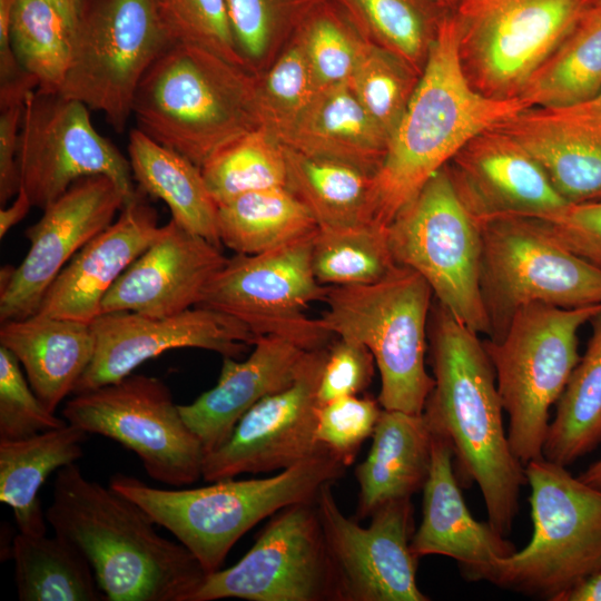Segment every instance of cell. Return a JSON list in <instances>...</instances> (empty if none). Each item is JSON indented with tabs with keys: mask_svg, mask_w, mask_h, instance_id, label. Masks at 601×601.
Returning a JSON list of instances; mask_svg holds the SVG:
<instances>
[{
	"mask_svg": "<svg viewBox=\"0 0 601 601\" xmlns=\"http://www.w3.org/2000/svg\"><path fill=\"white\" fill-rule=\"evenodd\" d=\"M599 2L601 3V0H599Z\"/></svg>",
	"mask_w": 601,
	"mask_h": 601,
	"instance_id": "cell-59",
	"label": "cell"
},
{
	"mask_svg": "<svg viewBox=\"0 0 601 601\" xmlns=\"http://www.w3.org/2000/svg\"><path fill=\"white\" fill-rule=\"evenodd\" d=\"M227 259L220 247L170 219L107 292L101 314L165 317L193 308Z\"/></svg>",
	"mask_w": 601,
	"mask_h": 601,
	"instance_id": "cell-22",
	"label": "cell"
},
{
	"mask_svg": "<svg viewBox=\"0 0 601 601\" xmlns=\"http://www.w3.org/2000/svg\"><path fill=\"white\" fill-rule=\"evenodd\" d=\"M88 434L67 423L19 440H0V501L13 512L20 533L47 534L39 491L47 477L76 463Z\"/></svg>",
	"mask_w": 601,
	"mask_h": 601,
	"instance_id": "cell-29",
	"label": "cell"
},
{
	"mask_svg": "<svg viewBox=\"0 0 601 601\" xmlns=\"http://www.w3.org/2000/svg\"><path fill=\"white\" fill-rule=\"evenodd\" d=\"M433 292L411 268L397 265L383 279L358 286H328L321 319L336 337L372 353L381 375L385 410L422 414L434 387L425 368Z\"/></svg>",
	"mask_w": 601,
	"mask_h": 601,
	"instance_id": "cell-5",
	"label": "cell"
},
{
	"mask_svg": "<svg viewBox=\"0 0 601 601\" xmlns=\"http://www.w3.org/2000/svg\"><path fill=\"white\" fill-rule=\"evenodd\" d=\"M555 601H601V568L581 579Z\"/></svg>",
	"mask_w": 601,
	"mask_h": 601,
	"instance_id": "cell-52",
	"label": "cell"
},
{
	"mask_svg": "<svg viewBox=\"0 0 601 601\" xmlns=\"http://www.w3.org/2000/svg\"><path fill=\"white\" fill-rule=\"evenodd\" d=\"M495 126L536 159L568 204L601 200V129L536 108Z\"/></svg>",
	"mask_w": 601,
	"mask_h": 601,
	"instance_id": "cell-26",
	"label": "cell"
},
{
	"mask_svg": "<svg viewBox=\"0 0 601 601\" xmlns=\"http://www.w3.org/2000/svg\"><path fill=\"white\" fill-rule=\"evenodd\" d=\"M347 465L324 447L279 473L250 480L225 479L197 489L165 490L116 473L109 486L139 504L199 561L207 574L220 569L235 543L285 506L316 499Z\"/></svg>",
	"mask_w": 601,
	"mask_h": 601,
	"instance_id": "cell-4",
	"label": "cell"
},
{
	"mask_svg": "<svg viewBox=\"0 0 601 601\" xmlns=\"http://www.w3.org/2000/svg\"><path fill=\"white\" fill-rule=\"evenodd\" d=\"M560 111L574 116H599L601 115V91L589 102L566 110H552Z\"/></svg>",
	"mask_w": 601,
	"mask_h": 601,
	"instance_id": "cell-55",
	"label": "cell"
},
{
	"mask_svg": "<svg viewBox=\"0 0 601 601\" xmlns=\"http://www.w3.org/2000/svg\"><path fill=\"white\" fill-rule=\"evenodd\" d=\"M50 4L63 19L70 33L75 28L86 0H43Z\"/></svg>",
	"mask_w": 601,
	"mask_h": 601,
	"instance_id": "cell-54",
	"label": "cell"
},
{
	"mask_svg": "<svg viewBox=\"0 0 601 601\" xmlns=\"http://www.w3.org/2000/svg\"><path fill=\"white\" fill-rule=\"evenodd\" d=\"M62 416L87 434L131 450L156 481L180 487L201 477L204 446L184 421L169 387L157 377L130 374L75 394Z\"/></svg>",
	"mask_w": 601,
	"mask_h": 601,
	"instance_id": "cell-14",
	"label": "cell"
},
{
	"mask_svg": "<svg viewBox=\"0 0 601 601\" xmlns=\"http://www.w3.org/2000/svg\"><path fill=\"white\" fill-rule=\"evenodd\" d=\"M221 60L204 48L173 43L144 75L134 99L138 128L199 167L249 131L243 83Z\"/></svg>",
	"mask_w": 601,
	"mask_h": 601,
	"instance_id": "cell-8",
	"label": "cell"
},
{
	"mask_svg": "<svg viewBox=\"0 0 601 601\" xmlns=\"http://www.w3.org/2000/svg\"><path fill=\"white\" fill-rule=\"evenodd\" d=\"M154 1L160 20L175 43L197 46L225 60H235L236 41L226 0Z\"/></svg>",
	"mask_w": 601,
	"mask_h": 601,
	"instance_id": "cell-42",
	"label": "cell"
},
{
	"mask_svg": "<svg viewBox=\"0 0 601 601\" xmlns=\"http://www.w3.org/2000/svg\"><path fill=\"white\" fill-rule=\"evenodd\" d=\"M595 0H459L451 10L471 87L500 100L524 85Z\"/></svg>",
	"mask_w": 601,
	"mask_h": 601,
	"instance_id": "cell-12",
	"label": "cell"
},
{
	"mask_svg": "<svg viewBox=\"0 0 601 601\" xmlns=\"http://www.w3.org/2000/svg\"><path fill=\"white\" fill-rule=\"evenodd\" d=\"M11 555L20 601H107L88 561L57 534L19 532Z\"/></svg>",
	"mask_w": 601,
	"mask_h": 601,
	"instance_id": "cell-34",
	"label": "cell"
},
{
	"mask_svg": "<svg viewBox=\"0 0 601 601\" xmlns=\"http://www.w3.org/2000/svg\"><path fill=\"white\" fill-rule=\"evenodd\" d=\"M70 37V65L59 93L102 112L122 131L140 80L175 43L155 1L86 0Z\"/></svg>",
	"mask_w": 601,
	"mask_h": 601,
	"instance_id": "cell-11",
	"label": "cell"
},
{
	"mask_svg": "<svg viewBox=\"0 0 601 601\" xmlns=\"http://www.w3.org/2000/svg\"><path fill=\"white\" fill-rule=\"evenodd\" d=\"M304 30L313 76L331 85L351 78L358 52L341 19L329 9H318L308 18Z\"/></svg>",
	"mask_w": 601,
	"mask_h": 601,
	"instance_id": "cell-45",
	"label": "cell"
},
{
	"mask_svg": "<svg viewBox=\"0 0 601 601\" xmlns=\"http://www.w3.org/2000/svg\"><path fill=\"white\" fill-rule=\"evenodd\" d=\"M0 345L18 358L33 392L55 413L90 364L95 335L91 324L35 314L3 322Z\"/></svg>",
	"mask_w": 601,
	"mask_h": 601,
	"instance_id": "cell-27",
	"label": "cell"
},
{
	"mask_svg": "<svg viewBox=\"0 0 601 601\" xmlns=\"http://www.w3.org/2000/svg\"><path fill=\"white\" fill-rule=\"evenodd\" d=\"M333 483L322 486L316 505L332 564L336 601H427L416 582L417 560L411 499L390 501L361 526L339 509Z\"/></svg>",
	"mask_w": 601,
	"mask_h": 601,
	"instance_id": "cell-17",
	"label": "cell"
},
{
	"mask_svg": "<svg viewBox=\"0 0 601 601\" xmlns=\"http://www.w3.org/2000/svg\"><path fill=\"white\" fill-rule=\"evenodd\" d=\"M411 546L418 558L440 554L456 560L464 578L471 581L484 580L499 560L516 551L489 522L472 516L455 473L453 450L435 431L431 469L423 487L422 521Z\"/></svg>",
	"mask_w": 601,
	"mask_h": 601,
	"instance_id": "cell-24",
	"label": "cell"
},
{
	"mask_svg": "<svg viewBox=\"0 0 601 601\" xmlns=\"http://www.w3.org/2000/svg\"><path fill=\"white\" fill-rule=\"evenodd\" d=\"M287 165L286 187L305 204L318 228L374 223L371 174L344 161L313 156H287Z\"/></svg>",
	"mask_w": 601,
	"mask_h": 601,
	"instance_id": "cell-35",
	"label": "cell"
},
{
	"mask_svg": "<svg viewBox=\"0 0 601 601\" xmlns=\"http://www.w3.org/2000/svg\"><path fill=\"white\" fill-rule=\"evenodd\" d=\"M366 459L356 466V520L423 490L432 461L433 431L422 414L382 410Z\"/></svg>",
	"mask_w": 601,
	"mask_h": 601,
	"instance_id": "cell-28",
	"label": "cell"
},
{
	"mask_svg": "<svg viewBox=\"0 0 601 601\" xmlns=\"http://www.w3.org/2000/svg\"><path fill=\"white\" fill-rule=\"evenodd\" d=\"M374 366V357L365 345L337 337L328 346L319 378V405L365 391L372 383Z\"/></svg>",
	"mask_w": 601,
	"mask_h": 601,
	"instance_id": "cell-47",
	"label": "cell"
},
{
	"mask_svg": "<svg viewBox=\"0 0 601 601\" xmlns=\"http://www.w3.org/2000/svg\"><path fill=\"white\" fill-rule=\"evenodd\" d=\"M427 336L434 387L423 414L449 441L456 476L477 484L487 522L506 536L528 480L503 426L493 364L480 335L437 302L431 308Z\"/></svg>",
	"mask_w": 601,
	"mask_h": 601,
	"instance_id": "cell-1",
	"label": "cell"
},
{
	"mask_svg": "<svg viewBox=\"0 0 601 601\" xmlns=\"http://www.w3.org/2000/svg\"><path fill=\"white\" fill-rule=\"evenodd\" d=\"M387 235L396 264L421 275L437 303L470 329L489 337L480 286L481 230L445 168L396 215Z\"/></svg>",
	"mask_w": 601,
	"mask_h": 601,
	"instance_id": "cell-10",
	"label": "cell"
},
{
	"mask_svg": "<svg viewBox=\"0 0 601 601\" xmlns=\"http://www.w3.org/2000/svg\"><path fill=\"white\" fill-rule=\"evenodd\" d=\"M578 477L584 483L601 490V459L592 463Z\"/></svg>",
	"mask_w": 601,
	"mask_h": 601,
	"instance_id": "cell-56",
	"label": "cell"
},
{
	"mask_svg": "<svg viewBox=\"0 0 601 601\" xmlns=\"http://www.w3.org/2000/svg\"><path fill=\"white\" fill-rule=\"evenodd\" d=\"M311 65L298 49L286 52L269 71L266 88L270 96L287 107L308 101L311 93Z\"/></svg>",
	"mask_w": 601,
	"mask_h": 601,
	"instance_id": "cell-49",
	"label": "cell"
},
{
	"mask_svg": "<svg viewBox=\"0 0 601 601\" xmlns=\"http://www.w3.org/2000/svg\"><path fill=\"white\" fill-rule=\"evenodd\" d=\"M220 205L246 193L286 187L287 156L260 131H247L216 150L200 167Z\"/></svg>",
	"mask_w": 601,
	"mask_h": 601,
	"instance_id": "cell-39",
	"label": "cell"
},
{
	"mask_svg": "<svg viewBox=\"0 0 601 601\" xmlns=\"http://www.w3.org/2000/svg\"><path fill=\"white\" fill-rule=\"evenodd\" d=\"M413 70L392 51L371 46L363 53L358 52L351 76L352 88L388 138L418 81V79L414 81Z\"/></svg>",
	"mask_w": 601,
	"mask_h": 601,
	"instance_id": "cell-41",
	"label": "cell"
},
{
	"mask_svg": "<svg viewBox=\"0 0 601 601\" xmlns=\"http://www.w3.org/2000/svg\"><path fill=\"white\" fill-rule=\"evenodd\" d=\"M601 91V3L584 12L528 79L520 95L529 108L566 110Z\"/></svg>",
	"mask_w": 601,
	"mask_h": 601,
	"instance_id": "cell-31",
	"label": "cell"
},
{
	"mask_svg": "<svg viewBox=\"0 0 601 601\" xmlns=\"http://www.w3.org/2000/svg\"><path fill=\"white\" fill-rule=\"evenodd\" d=\"M17 0H0V80H10L22 71L10 45V27Z\"/></svg>",
	"mask_w": 601,
	"mask_h": 601,
	"instance_id": "cell-51",
	"label": "cell"
},
{
	"mask_svg": "<svg viewBox=\"0 0 601 601\" xmlns=\"http://www.w3.org/2000/svg\"><path fill=\"white\" fill-rule=\"evenodd\" d=\"M305 204L287 187L250 191L218 205L221 245L236 254H258L317 229Z\"/></svg>",
	"mask_w": 601,
	"mask_h": 601,
	"instance_id": "cell-33",
	"label": "cell"
},
{
	"mask_svg": "<svg viewBox=\"0 0 601 601\" xmlns=\"http://www.w3.org/2000/svg\"><path fill=\"white\" fill-rule=\"evenodd\" d=\"M550 111H552V110H550ZM554 112H558V114L574 118L577 120H580L582 122L591 125V126H593V127H595L598 129H601V115H599V116H574V115H569V114H564V112H560V111H554Z\"/></svg>",
	"mask_w": 601,
	"mask_h": 601,
	"instance_id": "cell-57",
	"label": "cell"
},
{
	"mask_svg": "<svg viewBox=\"0 0 601 601\" xmlns=\"http://www.w3.org/2000/svg\"><path fill=\"white\" fill-rule=\"evenodd\" d=\"M46 519L88 561L107 601H190L207 575L139 504L76 463L57 471Z\"/></svg>",
	"mask_w": 601,
	"mask_h": 601,
	"instance_id": "cell-2",
	"label": "cell"
},
{
	"mask_svg": "<svg viewBox=\"0 0 601 601\" xmlns=\"http://www.w3.org/2000/svg\"><path fill=\"white\" fill-rule=\"evenodd\" d=\"M436 3H439L442 8L445 10H453L459 0H434Z\"/></svg>",
	"mask_w": 601,
	"mask_h": 601,
	"instance_id": "cell-58",
	"label": "cell"
},
{
	"mask_svg": "<svg viewBox=\"0 0 601 601\" xmlns=\"http://www.w3.org/2000/svg\"><path fill=\"white\" fill-rule=\"evenodd\" d=\"M561 245L601 269V200L565 204L548 213L529 215Z\"/></svg>",
	"mask_w": 601,
	"mask_h": 601,
	"instance_id": "cell-48",
	"label": "cell"
},
{
	"mask_svg": "<svg viewBox=\"0 0 601 601\" xmlns=\"http://www.w3.org/2000/svg\"><path fill=\"white\" fill-rule=\"evenodd\" d=\"M314 1L226 0L236 45L246 56L259 58L268 47L279 20L309 8Z\"/></svg>",
	"mask_w": 601,
	"mask_h": 601,
	"instance_id": "cell-46",
	"label": "cell"
},
{
	"mask_svg": "<svg viewBox=\"0 0 601 601\" xmlns=\"http://www.w3.org/2000/svg\"><path fill=\"white\" fill-rule=\"evenodd\" d=\"M336 601L316 499L272 515L233 566L206 575L190 601Z\"/></svg>",
	"mask_w": 601,
	"mask_h": 601,
	"instance_id": "cell-16",
	"label": "cell"
},
{
	"mask_svg": "<svg viewBox=\"0 0 601 601\" xmlns=\"http://www.w3.org/2000/svg\"><path fill=\"white\" fill-rule=\"evenodd\" d=\"M10 45L23 71L36 79V90L59 93L71 58L70 31L43 0H17Z\"/></svg>",
	"mask_w": 601,
	"mask_h": 601,
	"instance_id": "cell-38",
	"label": "cell"
},
{
	"mask_svg": "<svg viewBox=\"0 0 601 601\" xmlns=\"http://www.w3.org/2000/svg\"><path fill=\"white\" fill-rule=\"evenodd\" d=\"M328 346L308 351L293 384L256 403L229 437L205 455V481L285 470L324 449L316 439L317 390Z\"/></svg>",
	"mask_w": 601,
	"mask_h": 601,
	"instance_id": "cell-19",
	"label": "cell"
},
{
	"mask_svg": "<svg viewBox=\"0 0 601 601\" xmlns=\"http://www.w3.org/2000/svg\"><path fill=\"white\" fill-rule=\"evenodd\" d=\"M530 109L474 90L460 65L455 23L443 17L404 112L372 176L373 221L388 227L425 184L475 135Z\"/></svg>",
	"mask_w": 601,
	"mask_h": 601,
	"instance_id": "cell-3",
	"label": "cell"
},
{
	"mask_svg": "<svg viewBox=\"0 0 601 601\" xmlns=\"http://www.w3.org/2000/svg\"><path fill=\"white\" fill-rule=\"evenodd\" d=\"M24 101L0 106V203L6 204L20 188L17 164L20 124Z\"/></svg>",
	"mask_w": 601,
	"mask_h": 601,
	"instance_id": "cell-50",
	"label": "cell"
},
{
	"mask_svg": "<svg viewBox=\"0 0 601 601\" xmlns=\"http://www.w3.org/2000/svg\"><path fill=\"white\" fill-rule=\"evenodd\" d=\"M393 53L420 75L449 10L434 0H343Z\"/></svg>",
	"mask_w": 601,
	"mask_h": 601,
	"instance_id": "cell-40",
	"label": "cell"
},
{
	"mask_svg": "<svg viewBox=\"0 0 601 601\" xmlns=\"http://www.w3.org/2000/svg\"><path fill=\"white\" fill-rule=\"evenodd\" d=\"M600 311L601 305L563 308L530 304L513 315L499 339L483 341L509 415V443L523 465L543 456L549 410L581 357L578 332Z\"/></svg>",
	"mask_w": 601,
	"mask_h": 601,
	"instance_id": "cell-7",
	"label": "cell"
},
{
	"mask_svg": "<svg viewBox=\"0 0 601 601\" xmlns=\"http://www.w3.org/2000/svg\"><path fill=\"white\" fill-rule=\"evenodd\" d=\"M157 211L140 195L109 227L88 242L47 289L36 314L91 324L120 275L159 236Z\"/></svg>",
	"mask_w": 601,
	"mask_h": 601,
	"instance_id": "cell-23",
	"label": "cell"
},
{
	"mask_svg": "<svg viewBox=\"0 0 601 601\" xmlns=\"http://www.w3.org/2000/svg\"><path fill=\"white\" fill-rule=\"evenodd\" d=\"M91 326L95 353L73 394L118 382L169 349L200 348L235 357L258 339L240 321L200 306L165 317L106 313Z\"/></svg>",
	"mask_w": 601,
	"mask_h": 601,
	"instance_id": "cell-20",
	"label": "cell"
},
{
	"mask_svg": "<svg viewBox=\"0 0 601 601\" xmlns=\"http://www.w3.org/2000/svg\"><path fill=\"white\" fill-rule=\"evenodd\" d=\"M549 425L542 449L548 461L568 466L601 444V311Z\"/></svg>",
	"mask_w": 601,
	"mask_h": 601,
	"instance_id": "cell-32",
	"label": "cell"
},
{
	"mask_svg": "<svg viewBox=\"0 0 601 601\" xmlns=\"http://www.w3.org/2000/svg\"><path fill=\"white\" fill-rule=\"evenodd\" d=\"M309 134L319 140L306 156L344 161L372 176L384 156L388 135L364 108L352 86L338 83L313 107Z\"/></svg>",
	"mask_w": 601,
	"mask_h": 601,
	"instance_id": "cell-36",
	"label": "cell"
},
{
	"mask_svg": "<svg viewBox=\"0 0 601 601\" xmlns=\"http://www.w3.org/2000/svg\"><path fill=\"white\" fill-rule=\"evenodd\" d=\"M32 206L27 191L20 187L13 203L0 210V237L3 238L14 225L22 220Z\"/></svg>",
	"mask_w": 601,
	"mask_h": 601,
	"instance_id": "cell-53",
	"label": "cell"
},
{
	"mask_svg": "<svg viewBox=\"0 0 601 601\" xmlns=\"http://www.w3.org/2000/svg\"><path fill=\"white\" fill-rule=\"evenodd\" d=\"M481 294L499 339L523 306L563 308L601 305V269L561 245L529 215H497L479 223Z\"/></svg>",
	"mask_w": 601,
	"mask_h": 601,
	"instance_id": "cell-9",
	"label": "cell"
},
{
	"mask_svg": "<svg viewBox=\"0 0 601 601\" xmlns=\"http://www.w3.org/2000/svg\"><path fill=\"white\" fill-rule=\"evenodd\" d=\"M444 168L477 224L497 215H536L568 204L536 159L496 126L472 137Z\"/></svg>",
	"mask_w": 601,
	"mask_h": 601,
	"instance_id": "cell-21",
	"label": "cell"
},
{
	"mask_svg": "<svg viewBox=\"0 0 601 601\" xmlns=\"http://www.w3.org/2000/svg\"><path fill=\"white\" fill-rule=\"evenodd\" d=\"M128 203L111 178L95 175L77 180L46 207L41 218L26 230L30 247L24 259L1 272V323L35 315L62 268L109 227Z\"/></svg>",
	"mask_w": 601,
	"mask_h": 601,
	"instance_id": "cell-18",
	"label": "cell"
},
{
	"mask_svg": "<svg viewBox=\"0 0 601 601\" xmlns=\"http://www.w3.org/2000/svg\"><path fill=\"white\" fill-rule=\"evenodd\" d=\"M382 410L378 400L356 395L319 405L317 442L348 466L364 441L373 435Z\"/></svg>",
	"mask_w": 601,
	"mask_h": 601,
	"instance_id": "cell-44",
	"label": "cell"
},
{
	"mask_svg": "<svg viewBox=\"0 0 601 601\" xmlns=\"http://www.w3.org/2000/svg\"><path fill=\"white\" fill-rule=\"evenodd\" d=\"M387 228L375 223L317 228L312 249L317 280L326 286H358L386 277L397 266Z\"/></svg>",
	"mask_w": 601,
	"mask_h": 601,
	"instance_id": "cell-37",
	"label": "cell"
},
{
	"mask_svg": "<svg viewBox=\"0 0 601 601\" xmlns=\"http://www.w3.org/2000/svg\"><path fill=\"white\" fill-rule=\"evenodd\" d=\"M67 423L45 406L18 358L0 345V440L24 439Z\"/></svg>",
	"mask_w": 601,
	"mask_h": 601,
	"instance_id": "cell-43",
	"label": "cell"
},
{
	"mask_svg": "<svg viewBox=\"0 0 601 601\" xmlns=\"http://www.w3.org/2000/svg\"><path fill=\"white\" fill-rule=\"evenodd\" d=\"M128 152L140 190L164 200L179 226L220 247L218 205L201 168L139 128L129 134Z\"/></svg>",
	"mask_w": 601,
	"mask_h": 601,
	"instance_id": "cell-30",
	"label": "cell"
},
{
	"mask_svg": "<svg viewBox=\"0 0 601 601\" xmlns=\"http://www.w3.org/2000/svg\"><path fill=\"white\" fill-rule=\"evenodd\" d=\"M533 533L528 545L499 560L484 580L555 601L601 568V490L543 456L524 465Z\"/></svg>",
	"mask_w": 601,
	"mask_h": 601,
	"instance_id": "cell-6",
	"label": "cell"
},
{
	"mask_svg": "<svg viewBox=\"0 0 601 601\" xmlns=\"http://www.w3.org/2000/svg\"><path fill=\"white\" fill-rule=\"evenodd\" d=\"M17 164L20 187L42 210L73 183L95 175L111 178L129 201L139 195L129 160L96 130L89 108L60 93H27Z\"/></svg>",
	"mask_w": 601,
	"mask_h": 601,
	"instance_id": "cell-15",
	"label": "cell"
},
{
	"mask_svg": "<svg viewBox=\"0 0 601 601\" xmlns=\"http://www.w3.org/2000/svg\"><path fill=\"white\" fill-rule=\"evenodd\" d=\"M243 362L224 357L216 385L193 403L179 405L180 414L201 442L205 453L219 447L243 415L267 395L295 381L308 351L283 337L260 336Z\"/></svg>",
	"mask_w": 601,
	"mask_h": 601,
	"instance_id": "cell-25",
	"label": "cell"
},
{
	"mask_svg": "<svg viewBox=\"0 0 601 601\" xmlns=\"http://www.w3.org/2000/svg\"><path fill=\"white\" fill-rule=\"evenodd\" d=\"M316 230L266 252L228 258L197 306L240 321L258 338L283 337L306 351L327 347L334 335L321 318L304 314L311 303L324 302L328 290L312 266Z\"/></svg>",
	"mask_w": 601,
	"mask_h": 601,
	"instance_id": "cell-13",
	"label": "cell"
}]
</instances>
